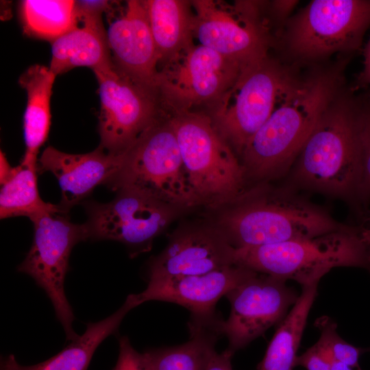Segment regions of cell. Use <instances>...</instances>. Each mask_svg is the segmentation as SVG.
Listing matches in <instances>:
<instances>
[{"label": "cell", "instance_id": "d4e9b609", "mask_svg": "<svg viewBox=\"0 0 370 370\" xmlns=\"http://www.w3.org/2000/svg\"><path fill=\"white\" fill-rule=\"evenodd\" d=\"M38 162L22 160L1 182V219L25 216L32 218L46 213L67 214L59 204L44 201L37 184Z\"/></svg>", "mask_w": 370, "mask_h": 370}, {"label": "cell", "instance_id": "5bb4252c", "mask_svg": "<svg viewBox=\"0 0 370 370\" xmlns=\"http://www.w3.org/2000/svg\"><path fill=\"white\" fill-rule=\"evenodd\" d=\"M225 297L231 311L228 319L223 320L222 332L228 340L226 349L234 355L270 327L280 323L299 295L286 285V280L257 273Z\"/></svg>", "mask_w": 370, "mask_h": 370}, {"label": "cell", "instance_id": "52a82bcc", "mask_svg": "<svg viewBox=\"0 0 370 370\" xmlns=\"http://www.w3.org/2000/svg\"><path fill=\"white\" fill-rule=\"evenodd\" d=\"M293 77L267 56L244 64L233 84L209 107L214 127L238 156L268 119Z\"/></svg>", "mask_w": 370, "mask_h": 370}, {"label": "cell", "instance_id": "4dcf8cb0", "mask_svg": "<svg viewBox=\"0 0 370 370\" xmlns=\"http://www.w3.org/2000/svg\"><path fill=\"white\" fill-rule=\"evenodd\" d=\"M233 354L225 349L221 353L214 351L204 370H232L231 358Z\"/></svg>", "mask_w": 370, "mask_h": 370}, {"label": "cell", "instance_id": "603a6c76", "mask_svg": "<svg viewBox=\"0 0 370 370\" xmlns=\"http://www.w3.org/2000/svg\"><path fill=\"white\" fill-rule=\"evenodd\" d=\"M136 307L130 295L110 316L88 323L85 332L50 358L30 366L18 365L17 370H87L98 346L118 330L127 313Z\"/></svg>", "mask_w": 370, "mask_h": 370}, {"label": "cell", "instance_id": "44dd1931", "mask_svg": "<svg viewBox=\"0 0 370 370\" xmlns=\"http://www.w3.org/2000/svg\"><path fill=\"white\" fill-rule=\"evenodd\" d=\"M145 5L159 57V69L193 42L190 1L146 0Z\"/></svg>", "mask_w": 370, "mask_h": 370}, {"label": "cell", "instance_id": "ffe728a7", "mask_svg": "<svg viewBox=\"0 0 370 370\" xmlns=\"http://www.w3.org/2000/svg\"><path fill=\"white\" fill-rule=\"evenodd\" d=\"M112 63L103 25L80 22L52 41L50 71L57 76L77 66L92 70Z\"/></svg>", "mask_w": 370, "mask_h": 370}, {"label": "cell", "instance_id": "ac0fdd59", "mask_svg": "<svg viewBox=\"0 0 370 370\" xmlns=\"http://www.w3.org/2000/svg\"><path fill=\"white\" fill-rule=\"evenodd\" d=\"M123 154L113 155L98 147L93 151L68 153L49 146L38 159V172H51L61 188L58 204L69 209L89 195L99 184H105L120 169Z\"/></svg>", "mask_w": 370, "mask_h": 370}, {"label": "cell", "instance_id": "7a4b0ae2", "mask_svg": "<svg viewBox=\"0 0 370 370\" xmlns=\"http://www.w3.org/2000/svg\"><path fill=\"white\" fill-rule=\"evenodd\" d=\"M341 74L332 69L302 79L294 76L240 156L247 182H271L286 176L319 119L339 93Z\"/></svg>", "mask_w": 370, "mask_h": 370}, {"label": "cell", "instance_id": "9c48e42d", "mask_svg": "<svg viewBox=\"0 0 370 370\" xmlns=\"http://www.w3.org/2000/svg\"><path fill=\"white\" fill-rule=\"evenodd\" d=\"M370 25V0H314L290 22L286 42L296 58L317 60L357 50Z\"/></svg>", "mask_w": 370, "mask_h": 370}, {"label": "cell", "instance_id": "7c38bea8", "mask_svg": "<svg viewBox=\"0 0 370 370\" xmlns=\"http://www.w3.org/2000/svg\"><path fill=\"white\" fill-rule=\"evenodd\" d=\"M99 84V147L124 153L160 112L157 95L121 74L113 63L92 70Z\"/></svg>", "mask_w": 370, "mask_h": 370}, {"label": "cell", "instance_id": "f1b7e54d", "mask_svg": "<svg viewBox=\"0 0 370 370\" xmlns=\"http://www.w3.org/2000/svg\"><path fill=\"white\" fill-rule=\"evenodd\" d=\"M113 370H153L145 353L137 352L126 336L119 338V356Z\"/></svg>", "mask_w": 370, "mask_h": 370}, {"label": "cell", "instance_id": "7402d4cb", "mask_svg": "<svg viewBox=\"0 0 370 370\" xmlns=\"http://www.w3.org/2000/svg\"><path fill=\"white\" fill-rule=\"evenodd\" d=\"M56 77L49 67L34 64L19 77L27 98L23 122L24 160L37 162L40 148L47 138L51 125L50 100Z\"/></svg>", "mask_w": 370, "mask_h": 370}, {"label": "cell", "instance_id": "484cf974", "mask_svg": "<svg viewBox=\"0 0 370 370\" xmlns=\"http://www.w3.org/2000/svg\"><path fill=\"white\" fill-rule=\"evenodd\" d=\"M21 16L26 33L52 41L79 23L72 0H24Z\"/></svg>", "mask_w": 370, "mask_h": 370}, {"label": "cell", "instance_id": "e0dca14e", "mask_svg": "<svg viewBox=\"0 0 370 370\" xmlns=\"http://www.w3.org/2000/svg\"><path fill=\"white\" fill-rule=\"evenodd\" d=\"M256 273L233 264L200 275L148 281L144 291L130 295L136 306L149 301H163L181 305L190 314H211L221 297Z\"/></svg>", "mask_w": 370, "mask_h": 370}, {"label": "cell", "instance_id": "277c9868", "mask_svg": "<svg viewBox=\"0 0 370 370\" xmlns=\"http://www.w3.org/2000/svg\"><path fill=\"white\" fill-rule=\"evenodd\" d=\"M367 224L350 225L341 230L312 238L256 247L234 248L233 263L259 273L302 287L319 283L336 267H359L369 271V252L362 238Z\"/></svg>", "mask_w": 370, "mask_h": 370}, {"label": "cell", "instance_id": "30bf717a", "mask_svg": "<svg viewBox=\"0 0 370 370\" xmlns=\"http://www.w3.org/2000/svg\"><path fill=\"white\" fill-rule=\"evenodd\" d=\"M244 64L193 43L159 69V103L171 114L210 107L233 84Z\"/></svg>", "mask_w": 370, "mask_h": 370}, {"label": "cell", "instance_id": "4316f807", "mask_svg": "<svg viewBox=\"0 0 370 370\" xmlns=\"http://www.w3.org/2000/svg\"><path fill=\"white\" fill-rule=\"evenodd\" d=\"M316 324L321 331L317 343L325 351L330 359L360 369L359 358L367 349L355 347L343 340L336 332V324L329 318L321 317Z\"/></svg>", "mask_w": 370, "mask_h": 370}, {"label": "cell", "instance_id": "8fae6325", "mask_svg": "<svg viewBox=\"0 0 370 370\" xmlns=\"http://www.w3.org/2000/svg\"><path fill=\"white\" fill-rule=\"evenodd\" d=\"M190 2L194 10L193 38L200 45L242 64L268 56L270 37L260 14L261 3Z\"/></svg>", "mask_w": 370, "mask_h": 370}, {"label": "cell", "instance_id": "3957f363", "mask_svg": "<svg viewBox=\"0 0 370 370\" xmlns=\"http://www.w3.org/2000/svg\"><path fill=\"white\" fill-rule=\"evenodd\" d=\"M224 215V234L235 248L312 238L348 226L327 208L282 181L245 190Z\"/></svg>", "mask_w": 370, "mask_h": 370}, {"label": "cell", "instance_id": "9a60e30c", "mask_svg": "<svg viewBox=\"0 0 370 370\" xmlns=\"http://www.w3.org/2000/svg\"><path fill=\"white\" fill-rule=\"evenodd\" d=\"M107 13V40L115 69L157 95L159 57L144 1H126L119 8L112 5Z\"/></svg>", "mask_w": 370, "mask_h": 370}, {"label": "cell", "instance_id": "d6a6232c", "mask_svg": "<svg viewBox=\"0 0 370 370\" xmlns=\"http://www.w3.org/2000/svg\"><path fill=\"white\" fill-rule=\"evenodd\" d=\"M18 362L14 355L4 358L1 362V370H17Z\"/></svg>", "mask_w": 370, "mask_h": 370}, {"label": "cell", "instance_id": "cb8c5ba5", "mask_svg": "<svg viewBox=\"0 0 370 370\" xmlns=\"http://www.w3.org/2000/svg\"><path fill=\"white\" fill-rule=\"evenodd\" d=\"M318 283L302 287L290 312L280 323L256 370H293L297 352L310 308L317 293Z\"/></svg>", "mask_w": 370, "mask_h": 370}, {"label": "cell", "instance_id": "8992f818", "mask_svg": "<svg viewBox=\"0 0 370 370\" xmlns=\"http://www.w3.org/2000/svg\"><path fill=\"white\" fill-rule=\"evenodd\" d=\"M199 203H233L246 190L244 167L208 116L186 111L168 116Z\"/></svg>", "mask_w": 370, "mask_h": 370}, {"label": "cell", "instance_id": "2e32d148", "mask_svg": "<svg viewBox=\"0 0 370 370\" xmlns=\"http://www.w3.org/2000/svg\"><path fill=\"white\" fill-rule=\"evenodd\" d=\"M234 248L222 232H179L149 263L148 281L200 275L233 265Z\"/></svg>", "mask_w": 370, "mask_h": 370}, {"label": "cell", "instance_id": "836d02e7", "mask_svg": "<svg viewBox=\"0 0 370 370\" xmlns=\"http://www.w3.org/2000/svg\"><path fill=\"white\" fill-rule=\"evenodd\" d=\"M362 238L367 247L369 252V271H370V227H365L362 231Z\"/></svg>", "mask_w": 370, "mask_h": 370}, {"label": "cell", "instance_id": "f546056e", "mask_svg": "<svg viewBox=\"0 0 370 370\" xmlns=\"http://www.w3.org/2000/svg\"><path fill=\"white\" fill-rule=\"evenodd\" d=\"M295 367L307 370H330L331 359L325 351L317 343L295 360Z\"/></svg>", "mask_w": 370, "mask_h": 370}, {"label": "cell", "instance_id": "83f0119b", "mask_svg": "<svg viewBox=\"0 0 370 370\" xmlns=\"http://www.w3.org/2000/svg\"><path fill=\"white\" fill-rule=\"evenodd\" d=\"M359 154L360 165V197L369 212L370 203V97L364 106L360 121Z\"/></svg>", "mask_w": 370, "mask_h": 370}, {"label": "cell", "instance_id": "ba28073f", "mask_svg": "<svg viewBox=\"0 0 370 370\" xmlns=\"http://www.w3.org/2000/svg\"><path fill=\"white\" fill-rule=\"evenodd\" d=\"M34 225L32 247L18 271L34 279L50 299L66 339L79 335L73 328L75 316L65 294L64 280L74 246L89 239L86 223L75 224L66 214L46 213L30 219Z\"/></svg>", "mask_w": 370, "mask_h": 370}, {"label": "cell", "instance_id": "5b68a950", "mask_svg": "<svg viewBox=\"0 0 370 370\" xmlns=\"http://www.w3.org/2000/svg\"><path fill=\"white\" fill-rule=\"evenodd\" d=\"M122 154L120 169L105 184L110 188L136 191L172 207L199 204L169 119L161 112Z\"/></svg>", "mask_w": 370, "mask_h": 370}, {"label": "cell", "instance_id": "d6986e66", "mask_svg": "<svg viewBox=\"0 0 370 370\" xmlns=\"http://www.w3.org/2000/svg\"><path fill=\"white\" fill-rule=\"evenodd\" d=\"M222 322L216 312L190 314L187 342L145 352L153 370H204L218 338L223 335Z\"/></svg>", "mask_w": 370, "mask_h": 370}, {"label": "cell", "instance_id": "6da1fadb", "mask_svg": "<svg viewBox=\"0 0 370 370\" xmlns=\"http://www.w3.org/2000/svg\"><path fill=\"white\" fill-rule=\"evenodd\" d=\"M366 100L350 92L338 93L319 119L282 181L304 193L342 200L355 213L368 215L360 197L359 130Z\"/></svg>", "mask_w": 370, "mask_h": 370}, {"label": "cell", "instance_id": "1f68e13d", "mask_svg": "<svg viewBox=\"0 0 370 370\" xmlns=\"http://www.w3.org/2000/svg\"><path fill=\"white\" fill-rule=\"evenodd\" d=\"M358 86L367 89L370 97V38L364 50L363 69L358 79Z\"/></svg>", "mask_w": 370, "mask_h": 370}, {"label": "cell", "instance_id": "4fadbf2b", "mask_svg": "<svg viewBox=\"0 0 370 370\" xmlns=\"http://www.w3.org/2000/svg\"><path fill=\"white\" fill-rule=\"evenodd\" d=\"M118 192L110 202L87 204L89 239L121 242L132 256L149 251L171 221L172 206L136 191Z\"/></svg>", "mask_w": 370, "mask_h": 370}]
</instances>
